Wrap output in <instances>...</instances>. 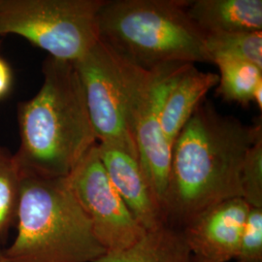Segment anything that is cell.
<instances>
[{"label":"cell","mask_w":262,"mask_h":262,"mask_svg":"<svg viewBox=\"0 0 262 262\" xmlns=\"http://www.w3.org/2000/svg\"><path fill=\"white\" fill-rule=\"evenodd\" d=\"M260 137V122L247 125L202 101L171 149L163 224L183 230L208 209L242 197L244 159Z\"/></svg>","instance_id":"cell-1"},{"label":"cell","mask_w":262,"mask_h":262,"mask_svg":"<svg viewBox=\"0 0 262 262\" xmlns=\"http://www.w3.org/2000/svg\"><path fill=\"white\" fill-rule=\"evenodd\" d=\"M37 94L18 107L21 175L66 178L97 138L81 80L72 62L48 56Z\"/></svg>","instance_id":"cell-2"},{"label":"cell","mask_w":262,"mask_h":262,"mask_svg":"<svg viewBox=\"0 0 262 262\" xmlns=\"http://www.w3.org/2000/svg\"><path fill=\"white\" fill-rule=\"evenodd\" d=\"M190 0H104L98 38L130 64L152 70L213 62L205 34L189 18Z\"/></svg>","instance_id":"cell-3"},{"label":"cell","mask_w":262,"mask_h":262,"mask_svg":"<svg viewBox=\"0 0 262 262\" xmlns=\"http://www.w3.org/2000/svg\"><path fill=\"white\" fill-rule=\"evenodd\" d=\"M9 262H95L106 252L67 178L21 175Z\"/></svg>","instance_id":"cell-4"},{"label":"cell","mask_w":262,"mask_h":262,"mask_svg":"<svg viewBox=\"0 0 262 262\" xmlns=\"http://www.w3.org/2000/svg\"><path fill=\"white\" fill-rule=\"evenodd\" d=\"M104 0H0V37L15 34L51 57L75 62L99 41Z\"/></svg>","instance_id":"cell-5"},{"label":"cell","mask_w":262,"mask_h":262,"mask_svg":"<svg viewBox=\"0 0 262 262\" xmlns=\"http://www.w3.org/2000/svg\"><path fill=\"white\" fill-rule=\"evenodd\" d=\"M118 57L127 94L139 164L162 215L171 162V147L161 128L162 108L169 91L190 64H172L145 70Z\"/></svg>","instance_id":"cell-6"},{"label":"cell","mask_w":262,"mask_h":262,"mask_svg":"<svg viewBox=\"0 0 262 262\" xmlns=\"http://www.w3.org/2000/svg\"><path fill=\"white\" fill-rule=\"evenodd\" d=\"M73 64L97 141L122 149L139 160L119 57L98 41Z\"/></svg>","instance_id":"cell-7"},{"label":"cell","mask_w":262,"mask_h":262,"mask_svg":"<svg viewBox=\"0 0 262 262\" xmlns=\"http://www.w3.org/2000/svg\"><path fill=\"white\" fill-rule=\"evenodd\" d=\"M66 178L106 253L122 252L145 234L108 178L97 144Z\"/></svg>","instance_id":"cell-8"},{"label":"cell","mask_w":262,"mask_h":262,"mask_svg":"<svg viewBox=\"0 0 262 262\" xmlns=\"http://www.w3.org/2000/svg\"><path fill=\"white\" fill-rule=\"evenodd\" d=\"M250 210L244 198L234 197L197 216L182 230L192 255L203 262L234 259Z\"/></svg>","instance_id":"cell-9"},{"label":"cell","mask_w":262,"mask_h":262,"mask_svg":"<svg viewBox=\"0 0 262 262\" xmlns=\"http://www.w3.org/2000/svg\"><path fill=\"white\" fill-rule=\"evenodd\" d=\"M105 171L131 214L146 230L163 224L161 212L151 194L139 160L108 144H97Z\"/></svg>","instance_id":"cell-10"},{"label":"cell","mask_w":262,"mask_h":262,"mask_svg":"<svg viewBox=\"0 0 262 262\" xmlns=\"http://www.w3.org/2000/svg\"><path fill=\"white\" fill-rule=\"evenodd\" d=\"M217 84V74L200 71L194 64L187 66L179 76L169 91L161 114L162 133L171 149L208 92Z\"/></svg>","instance_id":"cell-11"},{"label":"cell","mask_w":262,"mask_h":262,"mask_svg":"<svg viewBox=\"0 0 262 262\" xmlns=\"http://www.w3.org/2000/svg\"><path fill=\"white\" fill-rule=\"evenodd\" d=\"M187 14L204 34L262 31L261 0H190Z\"/></svg>","instance_id":"cell-12"},{"label":"cell","mask_w":262,"mask_h":262,"mask_svg":"<svg viewBox=\"0 0 262 262\" xmlns=\"http://www.w3.org/2000/svg\"><path fill=\"white\" fill-rule=\"evenodd\" d=\"M190 252L181 229L162 224L145 232L122 252L105 253L95 262H191Z\"/></svg>","instance_id":"cell-13"},{"label":"cell","mask_w":262,"mask_h":262,"mask_svg":"<svg viewBox=\"0 0 262 262\" xmlns=\"http://www.w3.org/2000/svg\"><path fill=\"white\" fill-rule=\"evenodd\" d=\"M219 67L216 94L225 101L247 107L253 102V94L262 84V69L251 62L230 57H215Z\"/></svg>","instance_id":"cell-14"},{"label":"cell","mask_w":262,"mask_h":262,"mask_svg":"<svg viewBox=\"0 0 262 262\" xmlns=\"http://www.w3.org/2000/svg\"><path fill=\"white\" fill-rule=\"evenodd\" d=\"M205 44L213 61L215 57H230L262 69V31L205 34Z\"/></svg>","instance_id":"cell-15"},{"label":"cell","mask_w":262,"mask_h":262,"mask_svg":"<svg viewBox=\"0 0 262 262\" xmlns=\"http://www.w3.org/2000/svg\"><path fill=\"white\" fill-rule=\"evenodd\" d=\"M20 181L14 155L0 147V243L17 222Z\"/></svg>","instance_id":"cell-16"},{"label":"cell","mask_w":262,"mask_h":262,"mask_svg":"<svg viewBox=\"0 0 262 262\" xmlns=\"http://www.w3.org/2000/svg\"><path fill=\"white\" fill-rule=\"evenodd\" d=\"M240 183L242 197L250 206L262 208V137L245 157Z\"/></svg>","instance_id":"cell-17"},{"label":"cell","mask_w":262,"mask_h":262,"mask_svg":"<svg viewBox=\"0 0 262 262\" xmlns=\"http://www.w3.org/2000/svg\"><path fill=\"white\" fill-rule=\"evenodd\" d=\"M234 259L262 262V208L251 207Z\"/></svg>","instance_id":"cell-18"},{"label":"cell","mask_w":262,"mask_h":262,"mask_svg":"<svg viewBox=\"0 0 262 262\" xmlns=\"http://www.w3.org/2000/svg\"><path fill=\"white\" fill-rule=\"evenodd\" d=\"M12 84V72L8 63L0 56V99L9 93Z\"/></svg>","instance_id":"cell-19"},{"label":"cell","mask_w":262,"mask_h":262,"mask_svg":"<svg viewBox=\"0 0 262 262\" xmlns=\"http://www.w3.org/2000/svg\"><path fill=\"white\" fill-rule=\"evenodd\" d=\"M262 84H259L258 86H257V89L255 90V92H254V94H253V102L256 104V106L259 108V110H261L262 108Z\"/></svg>","instance_id":"cell-20"},{"label":"cell","mask_w":262,"mask_h":262,"mask_svg":"<svg viewBox=\"0 0 262 262\" xmlns=\"http://www.w3.org/2000/svg\"><path fill=\"white\" fill-rule=\"evenodd\" d=\"M0 262H9L6 259V257L4 256L3 253H0Z\"/></svg>","instance_id":"cell-21"},{"label":"cell","mask_w":262,"mask_h":262,"mask_svg":"<svg viewBox=\"0 0 262 262\" xmlns=\"http://www.w3.org/2000/svg\"><path fill=\"white\" fill-rule=\"evenodd\" d=\"M191 262H203L201 261V260H199V259H197L196 257H194L193 255H192V261Z\"/></svg>","instance_id":"cell-22"}]
</instances>
